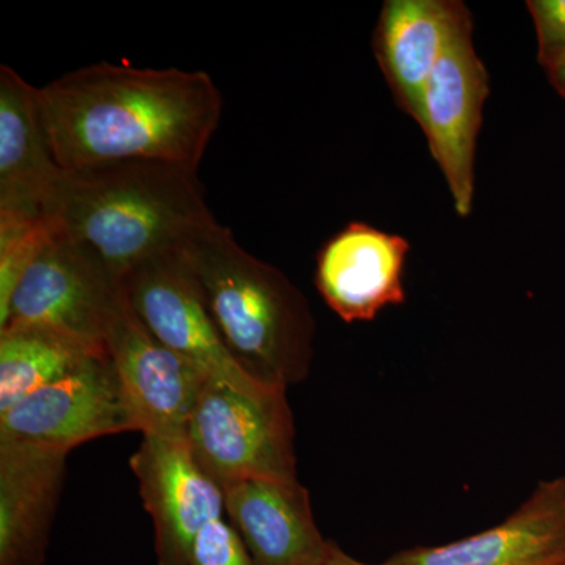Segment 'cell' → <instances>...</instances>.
<instances>
[{
	"label": "cell",
	"mask_w": 565,
	"mask_h": 565,
	"mask_svg": "<svg viewBox=\"0 0 565 565\" xmlns=\"http://www.w3.org/2000/svg\"><path fill=\"white\" fill-rule=\"evenodd\" d=\"M46 217L120 281L158 256L188 250L215 221L196 172L163 162L63 170Z\"/></svg>",
	"instance_id": "2"
},
{
	"label": "cell",
	"mask_w": 565,
	"mask_h": 565,
	"mask_svg": "<svg viewBox=\"0 0 565 565\" xmlns=\"http://www.w3.org/2000/svg\"><path fill=\"white\" fill-rule=\"evenodd\" d=\"M188 565H256L232 523L223 519L204 526L193 542Z\"/></svg>",
	"instance_id": "19"
},
{
	"label": "cell",
	"mask_w": 565,
	"mask_h": 565,
	"mask_svg": "<svg viewBox=\"0 0 565 565\" xmlns=\"http://www.w3.org/2000/svg\"><path fill=\"white\" fill-rule=\"evenodd\" d=\"M44 121L63 170L163 162L199 170L223 111L204 71L96 63L40 87Z\"/></svg>",
	"instance_id": "1"
},
{
	"label": "cell",
	"mask_w": 565,
	"mask_h": 565,
	"mask_svg": "<svg viewBox=\"0 0 565 565\" xmlns=\"http://www.w3.org/2000/svg\"><path fill=\"white\" fill-rule=\"evenodd\" d=\"M121 297V281L88 248L52 223L50 239L29 264L0 313V329L31 323L104 345Z\"/></svg>",
	"instance_id": "5"
},
{
	"label": "cell",
	"mask_w": 565,
	"mask_h": 565,
	"mask_svg": "<svg viewBox=\"0 0 565 565\" xmlns=\"http://www.w3.org/2000/svg\"><path fill=\"white\" fill-rule=\"evenodd\" d=\"M63 169L44 121L40 87L0 66V217H46Z\"/></svg>",
	"instance_id": "13"
},
{
	"label": "cell",
	"mask_w": 565,
	"mask_h": 565,
	"mask_svg": "<svg viewBox=\"0 0 565 565\" xmlns=\"http://www.w3.org/2000/svg\"><path fill=\"white\" fill-rule=\"evenodd\" d=\"M225 512L256 565H323L334 542L316 525L299 479H247L222 487Z\"/></svg>",
	"instance_id": "14"
},
{
	"label": "cell",
	"mask_w": 565,
	"mask_h": 565,
	"mask_svg": "<svg viewBox=\"0 0 565 565\" xmlns=\"http://www.w3.org/2000/svg\"><path fill=\"white\" fill-rule=\"evenodd\" d=\"M323 565H375L362 563V561L355 559V557L349 556L344 553L337 544H333L332 552L327 557L326 564Z\"/></svg>",
	"instance_id": "22"
},
{
	"label": "cell",
	"mask_w": 565,
	"mask_h": 565,
	"mask_svg": "<svg viewBox=\"0 0 565 565\" xmlns=\"http://www.w3.org/2000/svg\"><path fill=\"white\" fill-rule=\"evenodd\" d=\"M473 14L456 25L423 93L418 125L440 167L459 217L475 203L476 143L490 95L489 73L476 54Z\"/></svg>",
	"instance_id": "6"
},
{
	"label": "cell",
	"mask_w": 565,
	"mask_h": 565,
	"mask_svg": "<svg viewBox=\"0 0 565 565\" xmlns=\"http://www.w3.org/2000/svg\"><path fill=\"white\" fill-rule=\"evenodd\" d=\"M207 311L241 370L267 385L300 384L313 362L315 318L300 289L273 264L210 223L188 248Z\"/></svg>",
	"instance_id": "3"
},
{
	"label": "cell",
	"mask_w": 565,
	"mask_h": 565,
	"mask_svg": "<svg viewBox=\"0 0 565 565\" xmlns=\"http://www.w3.org/2000/svg\"><path fill=\"white\" fill-rule=\"evenodd\" d=\"M375 565H565V475L539 482L525 503L489 530L403 550Z\"/></svg>",
	"instance_id": "12"
},
{
	"label": "cell",
	"mask_w": 565,
	"mask_h": 565,
	"mask_svg": "<svg viewBox=\"0 0 565 565\" xmlns=\"http://www.w3.org/2000/svg\"><path fill=\"white\" fill-rule=\"evenodd\" d=\"M104 345L139 433L185 438L193 408L210 374L158 340L132 310L125 289L107 327Z\"/></svg>",
	"instance_id": "8"
},
{
	"label": "cell",
	"mask_w": 565,
	"mask_h": 565,
	"mask_svg": "<svg viewBox=\"0 0 565 565\" xmlns=\"http://www.w3.org/2000/svg\"><path fill=\"white\" fill-rule=\"evenodd\" d=\"M102 353H106L104 345L51 327L31 323L3 327L0 329V414Z\"/></svg>",
	"instance_id": "17"
},
{
	"label": "cell",
	"mask_w": 565,
	"mask_h": 565,
	"mask_svg": "<svg viewBox=\"0 0 565 565\" xmlns=\"http://www.w3.org/2000/svg\"><path fill=\"white\" fill-rule=\"evenodd\" d=\"M131 430L139 433L107 351L0 414V444L65 455L95 438Z\"/></svg>",
	"instance_id": "7"
},
{
	"label": "cell",
	"mask_w": 565,
	"mask_h": 565,
	"mask_svg": "<svg viewBox=\"0 0 565 565\" xmlns=\"http://www.w3.org/2000/svg\"><path fill=\"white\" fill-rule=\"evenodd\" d=\"M285 386H236L206 379L185 440L223 487L247 479L297 478L296 427Z\"/></svg>",
	"instance_id": "4"
},
{
	"label": "cell",
	"mask_w": 565,
	"mask_h": 565,
	"mask_svg": "<svg viewBox=\"0 0 565 565\" xmlns=\"http://www.w3.org/2000/svg\"><path fill=\"white\" fill-rule=\"evenodd\" d=\"M468 11L459 0H386L382 7L374 55L397 107L416 122L427 81Z\"/></svg>",
	"instance_id": "15"
},
{
	"label": "cell",
	"mask_w": 565,
	"mask_h": 565,
	"mask_svg": "<svg viewBox=\"0 0 565 565\" xmlns=\"http://www.w3.org/2000/svg\"><path fill=\"white\" fill-rule=\"evenodd\" d=\"M65 452L0 444V565H43L65 479Z\"/></svg>",
	"instance_id": "16"
},
{
	"label": "cell",
	"mask_w": 565,
	"mask_h": 565,
	"mask_svg": "<svg viewBox=\"0 0 565 565\" xmlns=\"http://www.w3.org/2000/svg\"><path fill=\"white\" fill-rule=\"evenodd\" d=\"M121 285L140 321L172 351L230 384L244 388L263 384L241 370L226 351L204 303L189 250L141 264Z\"/></svg>",
	"instance_id": "9"
},
{
	"label": "cell",
	"mask_w": 565,
	"mask_h": 565,
	"mask_svg": "<svg viewBox=\"0 0 565 565\" xmlns=\"http://www.w3.org/2000/svg\"><path fill=\"white\" fill-rule=\"evenodd\" d=\"M542 68L565 54V0H527Z\"/></svg>",
	"instance_id": "20"
},
{
	"label": "cell",
	"mask_w": 565,
	"mask_h": 565,
	"mask_svg": "<svg viewBox=\"0 0 565 565\" xmlns=\"http://www.w3.org/2000/svg\"><path fill=\"white\" fill-rule=\"evenodd\" d=\"M131 468L154 525L158 565H188L196 535L223 519L222 487L203 470L185 438L143 435Z\"/></svg>",
	"instance_id": "10"
},
{
	"label": "cell",
	"mask_w": 565,
	"mask_h": 565,
	"mask_svg": "<svg viewBox=\"0 0 565 565\" xmlns=\"http://www.w3.org/2000/svg\"><path fill=\"white\" fill-rule=\"evenodd\" d=\"M51 234L52 222L47 217L33 221L0 217V313Z\"/></svg>",
	"instance_id": "18"
},
{
	"label": "cell",
	"mask_w": 565,
	"mask_h": 565,
	"mask_svg": "<svg viewBox=\"0 0 565 565\" xmlns=\"http://www.w3.org/2000/svg\"><path fill=\"white\" fill-rule=\"evenodd\" d=\"M411 244L370 223L351 222L322 245L316 288L344 322H371L405 302L404 269Z\"/></svg>",
	"instance_id": "11"
},
{
	"label": "cell",
	"mask_w": 565,
	"mask_h": 565,
	"mask_svg": "<svg viewBox=\"0 0 565 565\" xmlns=\"http://www.w3.org/2000/svg\"><path fill=\"white\" fill-rule=\"evenodd\" d=\"M550 84L565 99V54L545 66Z\"/></svg>",
	"instance_id": "21"
}]
</instances>
